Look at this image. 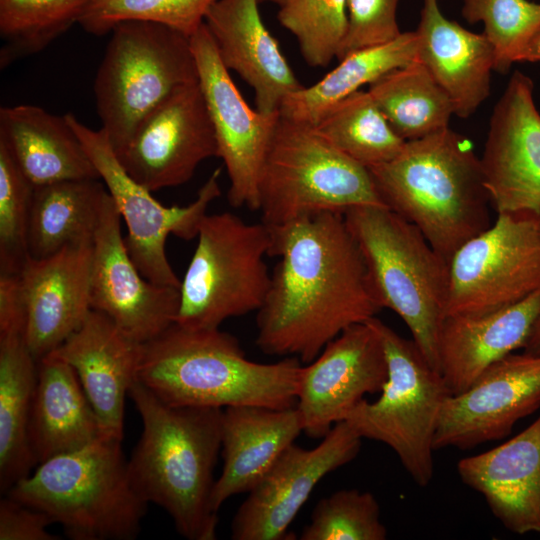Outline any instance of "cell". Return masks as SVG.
<instances>
[{"mask_svg": "<svg viewBox=\"0 0 540 540\" xmlns=\"http://www.w3.org/2000/svg\"><path fill=\"white\" fill-rule=\"evenodd\" d=\"M270 229L269 256L279 260L257 311L256 344L267 355L310 363L383 308L344 213L317 212Z\"/></svg>", "mask_w": 540, "mask_h": 540, "instance_id": "1", "label": "cell"}, {"mask_svg": "<svg viewBox=\"0 0 540 540\" xmlns=\"http://www.w3.org/2000/svg\"><path fill=\"white\" fill-rule=\"evenodd\" d=\"M128 396L143 423L128 460L133 485L170 515L181 536L214 540L218 518L211 499L223 409L169 405L138 380Z\"/></svg>", "mask_w": 540, "mask_h": 540, "instance_id": "2", "label": "cell"}, {"mask_svg": "<svg viewBox=\"0 0 540 540\" xmlns=\"http://www.w3.org/2000/svg\"><path fill=\"white\" fill-rule=\"evenodd\" d=\"M301 363L293 356L254 362L236 337L219 328L173 323L141 344L137 380L174 406L284 409L296 406Z\"/></svg>", "mask_w": 540, "mask_h": 540, "instance_id": "3", "label": "cell"}, {"mask_svg": "<svg viewBox=\"0 0 540 540\" xmlns=\"http://www.w3.org/2000/svg\"><path fill=\"white\" fill-rule=\"evenodd\" d=\"M368 169L384 205L414 224L449 263L492 225L480 158L449 127L406 141L395 158Z\"/></svg>", "mask_w": 540, "mask_h": 540, "instance_id": "4", "label": "cell"}, {"mask_svg": "<svg viewBox=\"0 0 540 540\" xmlns=\"http://www.w3.org/2000/svg\"><path fill=\"white\" fill-rule=\"evenodd\" d=\"M121 441L103 434L39 463L6 495L46 513L70 539H134L148 502L133 485Z\"/></svg>", "mask_w": 540, "mask_h": 540, "instance_id": "5", "label": "cell"}, {"mask_svg": "<svg viewBox=\"0 0 540 540\" xmlns=\"http://www.w3.org/2000/svg\"><path fill=\"white\" fill-rule=\"evenodd\" d=\"M344 217L382 308L403 320L428 363L440 372L438 343L446 317L450 263L414 224L387 207L357 206Z\"/></svg>", "mask_w": 540, "mask_h": 540, "instance_id": "6", "label": "cell"}, {"mask_svg": "<svg viewBox=\"0 0 540 540\" xmlns=\"http://www.w3.org/2000/svg\"><path fill=\"white\" fill-rule=\"evenodd\" d=\"M111 33L94 93L102 129L118 151L152 110L199 76L190 37L174 29L127 20Z\"/></svg>", "mask_w": 540, "mask_h": 540, "instance_id": "7", "label": "cell"}, {"mask_svg": "<svg viewBox=\"0 0 540 540\" xmlns=\"http://www.w3.org/2000/svg\"><path fill=\"white\" fill-rule=\"evenodd\" d=\"M382 206L369 169L314 126L280 115L258 181V210L270 226L324 211Z\"/></svg>", "mask_w": 540, "mask_h": 540, "instance_id": "8", "label": "cell"}, {"mask_svg": "<svg viewBox=\"0 0 540 540\" xmlns=\"http://www.w3.org/2000/svg\"><path fill=\"white\" fill-rule=\"evenodd\" d=\"M196 238L179 288L175 323L191 329L219 328L231 317L258 311L271 282L265 262L270 226L248 223L231 212L207 213Z\"/></svg>", "mask_w": 540, "mask_h": 540, "instance_id": "9", "label": "cell"}, {"mask_svg": "<svg viewBox=\"0 0 540 540\" xmlns=\"http://www.w3.org/2000/svg\"><path fill=\"white\" fill-rule=\"evenodd\" d=\"M367 322L385 351L388 378L380 397L363 399L345 421L363 439L389 446L413 481L426 487L433 478V442L445 400L451 396L413 340L395 332L376 316Z\"/></svg>", "mask_w": 540, "mask_h": 540, "instance_id": "10", "label": "cell"}, {"mask_svg": "<svg viewBox=\"0 0 540 540\" xmlns=\"http://www.w3.org/2000/svg\"><path fill=\"white\" fill-rule=\"evenodd\" d=\"M65 117L79 136L126 223L128 233L124 241L134 264L147 280L179 289L181 280L166 256L167 237L174 234L184 240L196 238L209 205L221 194V169L217 168L210 175L194 201L186 206L167 207L128 175L102 128L93 130L71 113Z\"/></svg>", "mask_w": 540, "mask_h": 540, "instance_id": "11", "label": "cell"}, {"mask_svg": "<svg viewBox=\"0 0 540 540\" xmlns=\"http://www.w3.org/2000/svg\"><path fill=\"white\" fill-rule=\"evenodd\" d=\"M532 216L496 214L450 261L446 316L481 315L540 291V224Z\"/></svg>", "mask_w": 540, "mask_h": 540, "instance_id": "12", "label": "cell"}, {"mask_svg": "<svg viewBox=\"0 0 540 540\" xmlns=\"http://www.w3.org/2000/svg\"><path fill=\"white\" fill-rule=\"evenodd\" d=\"M199 85L213 125L218 154L229 177L234 208L258 210V181L280 112L252 109L223 64L205 23L190 37Z\"/></svg>", "mask_w": 540, "mask_h": 540, "instance_id": "13", "label": "cell"}, {"mask_svg": "<svg viewBox=\"0 0 540 540\" xmlns=\"http://www.w3.org/2000/svg\"><path fill=\"white\" fill-rule=\"evenodd\" d=\"M114 152L128 175L151 192L189 181L202 161L218 154L199 81L166 98Z\"/></svg>", "mask_w": 540, "mask_h": 540, "instance_id": "14", "label": "cell"}, {"mask_svg": "<svg viewBox=\"0 0 540 540\" xmlns=\"http://www.w3.org/2000/svg\"><path fill=\"white\" fill-rule=\"evenodd\" d=\"M532 79L515 71L494 106L482 157L496 214L540 219V112Z\"/></svg>", "mask_w": 540, "mask_h": 540, "instance_id": "15", "label": "cell"}, {"mask_svg": "<svg viewBox=\"0 0 540 540\" xmlns=\"http://www.w3.org/2000/svg\"><path fill=\"white\" fill-rule=\"evenodd\" d=\"M362 438L346 421L336 423L312 449L287 448L236 511L234 540H284L315 486L358 455Z\"/></svg>", "mask_w": 540, "mask_h": 540, "instance_id": "16", "label": "cell"}, {"mask_svg": "<svg viewBox=\"0 0 540 540\" xmlns=\"http://www.w3.org/2000/svg\"><path fill=\"white\" fill-rule=\"evenodd\" d=\"M388 378L382 341L366 321L346 328L307 366L296 395L303 432L315 439L345 421L366 394L381 392Z\"/></svg>", "mask_w": 540, "mask_h": 540, "instance_id": "17", "label": "cell"}, {"mask_svg": "<svg viewBox=\"0 0 540 540\" xmlns=\"http://www.w3.org/2000/svg\"><path fill=\"white\" fill-rule=\"evenodd\" d=\"M121 215L108 192L92 245L91 309L108 316L128 337L145 343L175 323L178 288L147 280L131 259Z\"/></svg>", "mask_w": 540, "mask_h": 540, "instance_id": "18", "label": "cell"}, {"mask_svg": "<svg viewBox=\"0 0 540 540\" xmlns=\"http://www.w3.org/2000/svg\"><path fill=\"white\" fill-rule=\"evenodd\" d=\"M540 407V354L510 353L487 368L442 407L434 450L472 449L507 437L520 419Z\"/></svg>", "mask_w": 540, "mask_h": 540, "instance_id": "19", "label": "cell"}, {"mask_svg": "<svg viewBox=\"0 0 540 540\" xmlns=\"http://www.w3.org/2000/svg\"><path fill=\"white\" fill-rule=\"evenodd\" d=\"M92 245L68 246L40 259L28 256L19 272L24 339L37 362L74 333L91 310Z\"/></svg>", "mask_w": 540, "mask_h": 540, "instance_id": "20", "label": "cell"}, {"mask_svg": "<svg viewBox=\"0 0 540 540\" xmlns=\"http://www.w3.org/2000/svg\"><path fill=\"white\" fill-rule=\"evenodd\" d=\"M259 4V0H216L204 23L225 67L253 89L256 109L272 114L304 85L266 28Z\"/></svg>", "mask_w": 540, "mask_h": 540, "instance_id": "21", "label": "cell"}, {"mask_svg": "<svg viewBox=\"0 0 540 540\" xmlns=\"http://www.w3.org/2000/svg\"><path fill=\"white\" fill-rule=\"evenodd\" d=\"M49 354L73 367L104 434L123 439L125 398L137 380L141 343L91 309L82 325Z\"/></svg>", "mask_w": 540, "mask_h": 540, "instance_id": "22", "label": "cell"}, {"mask_svg": "<svg viewBox=\"0 0 540 540\" xmlns=\"http://www.w3.org/2000/svg\"><path fill=\"white\" fill-rule=\"evenodd\" d=\"M457 471L506 529L540 532V416L503 444L461 459Z\"/></svg>", "mask_w": 540, "mask_h": 540, "instance_id": "23", "label": "cell"}, {"mask_svg": "<svg viewBox=\"0 0 540 540\" xmlns=\"http://www.w3.org/2000/svg\"><path fill=\"white\" fill-rule=\"evenodd\" d=\"M540 310V291L481 315L446 316L438 343L439 369L451 395L465 392L492 364L524 347Z\"/></svg>", "mask_w": 540, "mask_h": 540, "instance_id": "24", "label": "cell"}, {"mask_svg": "<svg viewBox=\"0 0 540 540\" xmlns=\"http://www.w3.org/2000/svg\"><path fill=\"white\" fill-rule=\"evenodd\" d=\"M417 60L450 97L454 114L468 118L489 97L494 48L487 37L446 18L438 0H424L417 30Z\"/></svg>", "mask_w": 540, "mask_h": 540, "instance_id": "25", "label": "cell"}, {"mask_svg": "<svg viewBox=\"0 0 540 540\" xmlns=\"http://www.w3.org/2000/svg\"><path fill=\"white\" fill-rule=\"evenodd\" d=\"M302 432L296 406L224 408L221 426L224 463L213 487V509L218 511L230 497L251 491Z\"/></svg>", "mask_w": 540, "mask_h": 540, "instance_id": "26", "label": "cell"}, {"mask_svg": "<svg viewBox=\"0 0 540 540\" xmlns=\"http://www.w3.org/2000/svg\"><path fill=\"white\" fill-rule=\"evenodd\" d=\"M0 139L34 187L65 180L100 179L65 115L33 105L0 109Z\"/></svg>", "mask_w": 540, "mask_h": 540, "instance_id": "27", "label": "cell"}, {"mask_svg": "<svg viewBox=\"0 0 540 540\" xmlns=\"http://www.w3.org/2000/svg\"><path fill=\"white\" fill-rule=\"evenodd\" d=\"M103 434L73 367L51 354L40 359L29 422L36 465L82 448Z\"/></svg>", "mask_w": 540, "mask_h": 540, "instance_id": "28", "label": "cell"}, {"mask_svg": "<svg viewBox=\"0 0 540 540\" xmlns=\"http://www.w3.org/2000/svg\"><path fill=\"white\" fill-rule=\"evenodd\" d=\"M107 195L101 179L34 187L27 233L29 256L45 258L68 246L93 242Z\"/></svg>", "mask_w": 540, "mask_h": 540, "instance_id": "29", "label": "cell"}, {"mask_svg": "<svg viewBox=\"0 0 540 540\" xmlns=\"http://www.w3.org/2000/svg\"><path fill=\"white\" fill-rule=\"evenodd\" d=\"M37 365L23 334L0 336V490L4 493L36 465L29 422Z\"/></svg>", "mask_w": 540, "mask_h": 540, "instance_id": "30", "label": "cell"}, {"mask_svg": "<svg viewBox=\"0 0 540 540\" xmlns=\"http://www.w3.org/2000/svg\"><path fill=\"white\" fill-rule=\"evenodd\" d=\"M417 36L401 32L395 39L354 51L311 86H303L282 103L280 115L314 126L336 103L388 72L417 60Z\"/></svg>", "mask_w": 540, "mask_h": 540, "instance_id": "31", "label": "cell"}, {"mask_svg": "<svg viewBox=\"0 0 540 540\" xmlns=\"http://www.w3.org/2000/svg\"><path fill=\"white\" fill-rule=\"evenodd\" d=\"M368 92L405 141L449 127L454 114L450 97L418 60L383 75Z\"/></svg>", "mask_w": 540, "mask_h": 540, "instance_id": "32", "label": "cell"}, {"mask_svg": "<svg viewBox=\"0 0 540 540\" xmlns=\"http://www.w3.org/2000/svg\"><path fill=\"white\" fill-rule=\"evenodd\" d=\"M314 128L366 168L392 160L406 142L389 124L368 90H358L336 103Z\"/></svg>", "mask_w": 540, "mask_h": 540, "instance_id": "33", "label": "cell"}, {"mask_svg": "<svg viewBox=\"0 0 540 540\" xmlns=\"http://www.w3.org/2000/svg\"><path fill=\"white\" fill-rule=\"evenodd\" d=\"M92 0H0L1 67L37 53L78 23Z\"/></svg>", "mask_w": 540, "mask_h": 540, "instance_id": "34", "label": "cell"}, {"mask_svg": "<svg viewBox=\"0 0 540 540\" xmlns=\"http://www.w3.org/2000/svg\"><path fill=\"white\" fill-rule=\"evenodd\" d=\"M277 18L309 66L326 67L338 57L348 31L347 0H289Z\"/></svg>", "mask_w": 540, "mask_h": 540, "instance_id": "35", "label": "cell"}, {"mask_svg": "<svg viewBox=\"0 0 540 540\" xmlns=\"http://www.w3.org/2000/svg\"><path fill=\"white\" fill-rule=\"evenodd\" d=\"M462 16L469 23L483 22L494 48V70L506 73L520 62L526 46L540 29V3L529 0H462Z\"/></svg>", "mask_w": 540, "mask_h": 540, "instance_id": "36", "label": "cell"}, {"mask_svg": "<svg viewBox=\"0 0 540 540\" xmlns=\"http://www.w3.org/2000/svg\"><path fill=\"white\" fill-rule=\"evenodd\" d=\"M216 0H92L78 23L88 33L104 35L120 22L141 20L158 23L187 37L203 25Z\"/></svg>", "mask_w": 540, "mask_h": 540, "instance_id": "37", "label": "cell"}, {"mask_svg": "<svg viewBox=\"0 0 540 540\" xmlns=\"http://www.w3.org/2000/svg\"><path fill=\"white\" fill-rule=\"evenodd\" d=\"M387 529L373 494L342 489L321 499L301 540H384Z\"/></svg>", "mask_w": 540, "mask_h": 540, "instance_id": "38", "label": "cell"}, {"mask_svg": "<svg viewBox=\"0 0 540 540\" xmlns=\"http://www.w3.org/2000/svg\"><path fill=\"white\" fill-rule=\"evenodd\" d=\"M33 190L0 139V273H19L29 256L27 233Z\"/></svg>", "mask_w": 540, "mask_h": 540, "instance_id": "39", "label": "cell"}, {"mask_svg": "<svg viewBox=\"0 0 540 540\" xmlns=\"http://www.w3.org/2000/svg\"><path fill=\"white\" fill-rule=\"evenodd\" d=\"M399 0H347L348 31L337 59L367 47L387 43L401 33Z\"/></svg>", "mask_w": 540, "mask_h": 540, "instance_id": "40", "label": "cell"}, {"mask_svg": "<svg viewBox=\"0 0 540 540\" xmlns=\"http://www.w3.org/2000/svg\"><path fill=\"white\" fill-rule=\"evenodd\" d=\"M52 523L43 511L8 495L0 501V540H57L47 530Z\"/></svg>", "mask_w": 540, "mask_h": 540, "instance_id": "41", "label": "cell"}, {"mask_svg": "<svg viewBox=\"0 0 540 540\" xmlns=\"http://www.w3.org/2000/svg\"><path fill=\"white\" fill-rule=\"evenodd\" d=\"M26 311L19 273H0V336L23 334Z\"/></svg>", "mask_w": 540, "mask_h": 540, "instance_id": "42", "label": "cell"}, {"mask_svg": "<svg viewBox=\"0 0 540 540\" xmlns=\"http://www.w3.org/2000/svg\"><path fill=\"white\" fill-rule=\"evenodd\" d=\"M523 351L540 354V310L523 347Z\"/></svg>", "mask_w": 540, "mask_h": 540, "instance_id": "43", "label": "cell"}, {"mask_svg": "<svg viewBox=\"0 0 540 540\" xmlns=\"http://www.w3.org/2000/svg\"><path fill=\"white\" fill-rule=\"evenodd\" d=\"M540 62V29L532 37L523 51L520 62Z\"/></svg>", "mask_w": 540, "mask_h": 540, "instance_id": "44", "label": "cell"}, {"mask_svg": "<svg viewBox=\"0 0 540 540\" xmlns=\"http://www.w3.org/2000/svg\"><path fill=\"white\" fill-rule=\"evenodd\" d=\"M259 1H260V3H262V2H270V3L276 4V5H278L280 7L289 0H259Z\"/></svg>", "mask_w": 540, "mask_h": 540, "instance_id": "45", "label": "cell"}, {"mask_svg": "<svg viewBox=\"0 0 540 540\" xmlns=\"http://www.w3.org/2000/svg\"><path fill=\"white\" fill-rule=\"evenodd\" d=\"M539 224H540V220H539Z\"/></svg>", "mask_w": 540, "mask_h": 540, "instance_id": "46", "label": "cell"}]
</instances>
